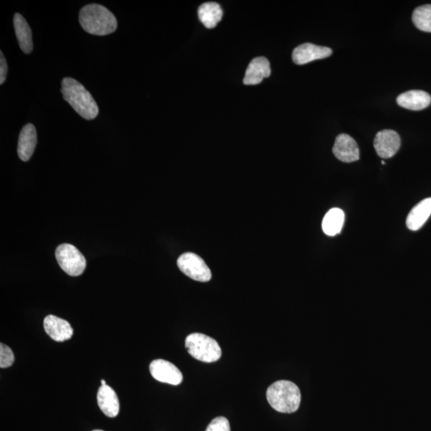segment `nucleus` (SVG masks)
I'll return each instance as SVG.
<instances>
[{
    "instance_id": "nucleus-1",
    "label": "nucleus",
    "mask_w": 431,
    "mask_h": 431,
    "mask_svg": "<svg viewBox=\"0 0 431 431\" xmlns=\"http://www.w3.org/2000/svg\"><path fill=\"white\" fill-rule=\"evenodd\" d=\"M61 92L64 100L84 119L93 120L99 115L97 103L80 82L72 77H64Z\"/></svg>"
},
{
    "instance_id": "nucleus-2",
    "label": "nucleus",
    "mask_w": 431,
    "mask_h": 431,
    "mask_svg": "<svg viewBox=\"0 0 431 431\" xmlns=\"http://www.w3.org/2000/svg\"><path fill=\"white\" fill-rule=\"evenodd\" d=\"M80 23L84 31L94 35H110L118 27L115 15L104 6L97 4H88L81 9Z\"/></svg>"
},
{
    "instance_id": "nucleus-3",
    "label": "nucleus",
    "mask_w": 431,
    "mask_h": 431,
    "mask_svg": "<svg viewBox=\"0 0 431 431\" xmlns=\"http://www.w3.org/2000/svg\"><path fill=\"white\" fill-rule=\"evenodd\" d=\"M267 399L274 410L291 414L299 409L301 394L294 382L281 380L268 388Z\"/></svg>"
},
{
    "instance_id": "nucleus-4",
    "label": "nucleus",
    "mask_w": 431,
    "mask_h": 431,
    "mask_svg": "<svg viewBox=\"0 0 431 431\" xmlns=\"http://www.w3.org/2000/svg\"><path fill=\"white\" fill-rule=\"evenodd\" d=\"M185 347L190 356L204 363L218 361L223 354L217 341L201 333L188 335L185 339Z\"/></svg>"
},
{
    "instance_id": "nucleus-5",
    "label": "nucleus",
    "mask_w": 431,
    "mask_h": 431,
    "mask_svg": "<svg viewBox=\"0 0 431 431\" xmlns=\"http://www.w3.org/2000/svg\"><path fill=\"white\" fill-rule=\"evenodd\" d=\"M56 256L60 268L71 277H77L85 271L87 267L85 257L74 245L70 244L59 245L56 251Z\"/></svg>"
},
{
    "instance_id": "nucleus-6",
    "label": "nucleus",
    "mask_w": 431,
    "mask_h": 431,
    "mask_svg": "<svg viewBox=\"0 0 431 431\" xmlns=\"http://www.w3.org/2000/svg\"><path fill=\"white\" fill-rule=\"evenodd\" d=\"M177 266L192 280L208 282L212 278L211 269L199 256L193 253L182 254L177 260Z\"/></svg>"
},
{
    "instance_id": "nucleus-7",
    "label": "nucleus",
    "mask_w": 431,
    "mask_h": 431,
    "mask_svg": "<svg viewBox=\"0 0 431 431\" xmlns=\"http://www.w3.org/2000/svg\"><path fill=\"white\" fill-rule=\"evenodd\" d=\"M149 371L156 380L168 385H181L183 375L175 364L165 359H156L149 365Z\"/></svg>"
},
{
    "instance_id": "nucleus-8",
    "label": "nucleus",
    "mask_w": 431,
    "mask_h": 431,
    "mask_svg": "<svg viewBox=\"0 0 431 431\" xmlns=\"http://www.w3.org/2000/svg\"><path fill=\"white\" fill-rule=\"evenodd\" d=\"M401 146L400 136L392 130L380 131L374 140L377 154L382 158H391L399 151Z\"/></svg>"
},
{
    "instance_id": "nucleus-9",
    "label": "nucleus",
    "mask_w": 431,
    "mask_h": 431,
    "mask_svg": "<svg viewBox=\"0 0 431 431\" xmlns=\"http://www.w3.org/2000/svg\"><path fill=\"white\" fill-rule=\"evenodd\" d=\"M332 51L327 46H317L313 44H304L295 48L292 52V60L297 65H304L315 60L326 58L331 56Z\"/></svg>"
},
{
    "instance_id": "nucleus-10",
    "label": "nucleus",
    "mask_w": 431,
    "mask_h": 431,
    "mask_svg": "<svg viewBox=\"0 0 431 431\" xmlns=\"http://www.w3.org/2000/svg\"><path fill=\"white\" fill-rule=\"evenodd\" d=\"M332 151L335 158L343 163H351L359 159L357 142L349 135L341 134L337 137Z\"/></svg>"
},
{
    "instance_id": "nucleus-11",
    "label": "nucleus",
    "mask_w": 431,
    "mask_h": 431,
    "mask_svg": "<svg viewBox=\"0 0 431 431\" xmlns=\"http://www.w3.org/2000/svg\"><path fill=\"white\" fill-rule=\"evenodd\" d=\"M44 327L46 333L56 342H64L74 335L70 323L56 316H47L44 321Z\"/></svg>"
},
{
    "instance_id": "nucleus-12",
    "label": "nucleus",
    "mask_w": 431,
    "mask_h": 431,
    "mask_svg": "<svg viewBox=\"0 0 431 431\" xmlns=\"http://www.w3.org/2000/svg\"><path fill=\"white\" fill-rule=\"evenodd\" d=\"M271 75V67L265 57H257L250 62L244 77V85H257Z\"/></svg>"
},
{
    "instance_id": "nucleus-13",
    "label": "nucleus",
    "mask_w": 431,
    "mask_h": 431,
    "mask_svg": "<svg viewBox=\"0 0 431 431\" xmlns=\"http://www.w3.org/2000/svg\"><path fill=\"white\" fill-rule=\"evenodd\" d=\"M36 144H37V132L34 125L27 124L22 129L18 142V155L23 161L31 159Z\"/></svg>"
},
{
    "instance_id": "nucleus-14",
    "label": "nucleus",
    "mask_w": 431,
    "mask_h": 431,
    "mask_svg": "<svg viewBox=\"0 0 431 431\" xmlns=\"http://www.w3.org/2000/svg\"><path fill=\"white\" fill-rule=\"evenodd\" d=\"M98 405L104 414L115 418L119 414L120 404L118 395L111 387L101 386L97 395Z\"/></svg>"
},
{
    "instance_id": "nucleus-15",
    "label": "nucleus",
    "mask_w": 431,
    "mask_h": 431,
    "mask_svg": "<svg viewBox=\"0 0 431 431\" xmlns=\"http://www.w3.org/2000/svg\"><path fill=\"white\" fill-rule=\"evenodd\" d=\"M397 104L407 110L422 111L430 106L431 97L428 93L423 91H410L399 95Z\"/></svg>"
},
{
    "instance_id": "nucleus-16",
    "label": "nucleus",
    "mask_w": 431,
    "mask_h": 431,
    "mask_svg": "<svg viewBox=\"0 0 431 431\" xmlns=\"http://www.w3.org/2000/svg\"><path fill=\"white\" fill-rule=\"evenodd\" d=\"M431 215V197L418 204L406 218V226L412 231L420 230Z\"/></svg>"
},
{
    "instance_id": "nucleus-17",
    "label": "nucleus",
    "mask_w": 431,
    "mask_h": 431,
    "mask_svg": "<svg viewBox=\"0 0 431 431\" xmlns=\"http://www.w3.org/2000/svg\"><path fill=\"white\" fill-rule=\"evenodd\" d=\"M15 32L20 49L25 54L32 53L33 41L32 29L23 16L16 13L14 16Z\"/></svg>"
},
{
    "instance_id": "nucleus-18",
    "label": "nucleus",
    "mask_w": 431,
    "mask_h": 431,
    "mask_svg": "<svg viewBox=\"0 0 431 431\" xmlns=\"http://www.w3.org/2000/svg\"><path fill=\"white\" fill-rule=\"evenodd\" d=\"M345 216L342 209L333 208L329 211L323 218L322 229L323 232L329 237L339 235L342 230Z\"/></svg>"
},
{
    "instance_id": "nucleus-19",
    "label": "nucleus",
    "mask_w": 431,
    "mask_h": 431,
    "mask_svg": "<svg viewBox=\"0 0 431 431\" xmlns=\"http://www.w3.org/2000/svg\"><path fill=\"white\" fill-rule=\"evenodd\" d=\"M223 11L217 3L209 2L201 5L199 17L201 22L208 29L214 28L223 19Z\"/></svg>"
},
{
    "instance_id": "nucleus-20",
    "label": "nucleus",
    "mask_w": 431,
    "mask_h": 431,
    "mask_svg": "<svg viewBox=\"0 0 431 431\" xmlns=\"http://www.w3.org/2000/svg\"><path fill=\"white\" fill-rule=\"evenodd\" d=\"M412 20L420 31L431 33V4L417 8L413 12Z\"/></svg>"
},
{
    "instance_id": "nucleus-21",
    "label": "nucleus",
    "mask_w": 431,
    "mask_h": 431,
    "mask_svg": "<svg viewBox=\"0 0 431 431\" xmlns=\"http://www.w3.org/2000/svg\"><path fill=\"white\" fill-rule=\"evenodd\" d=\"M15 362L13 351L9 346L4 344L0 345V368H8L12 366Z\"/></svg>"
},
{
    "instance_id": "nucleus-22",
    "label": "nucleus",
    "mask_w": 431,
    "mask_h": 431,
    "mask_svg": "<svg viewBox=\"0 0 431 431\" xmlns=\"http://www.w3.org/2000/svg\"><path fill=\"white\" fill-rule=\"evenodd\" d=\"M206 431H231L229 420L225 417H218L208 425Z\"/></svg>"
},
{
    "instance_id": "nucleus-23",
    "label": "nucleus",
    "mask_w": 431,
    "mask_h": 431,
    "mask_svg": "<svg viewBox=\"0 0 431 431\" xmlns=\"http://www.w3.org/2000/svg\"><path fill=\"white\" fill-rule=\"evenodd\" d=\"M8 63L6 61V58L4 56V53L0 52V84H4L7 79L8 75Z\"/></svg>"
},
{
    "instance_id": "nucleus-24",
    "label": "nucleus",
    "mask_w": 431,
    "mask_h": 431,
    "mask_svg": "<svg viewBox=\"0 0 431 431\" xmlns=\"http://www.w3.org/2000/svg\"><path fill=\"white\" fill-rule=\"evenodd\" d=\"M101 386H106V385H106V381H105V380H104L101 381Z\"/></svg>"
},
{
    "instance_id": "nucleus-25",
    "label": "nucleus",
    "mask_w": 431,
    "mask_h": 431,
    "mask_svg": "<svg viewBox=\"0 0 431 431\" xmlns=\"http://www.w3.org/2000/svg\"><path fill=\"white\" fill-rule=\"evenodd\" d=\"M93 431H104V430H94Z\"/></svg>"
}]
</instances>
